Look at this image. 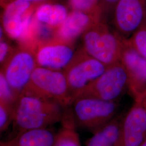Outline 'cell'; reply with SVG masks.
<instances>
[{
	"label": "cell",
	"instance_id": "19",
	"mask_svg": "<svg viewBox=\"0 0 146 146\" xmlns=\"http://www.w3.org/2000/svg\"><path fill=\"white\" fill-rule=\"evenodd\" d=\"M127 41L131 47L146 59V19L131 36L127 38Z\"/></svg>",
	"mask_w": 146,
	"mask_h": 146
},
{
	"label": "cell",
	"instance_id": "12",
	"mask_svg": "<svg viewBox=\"0 0 146 146\" xmlns=\"http://www.w3.org/2000/svg\"><path fill=\"white\" fill-rule=\"evenodd\" d=\"M146 138V110L139 101L122 120L119 146H139Z\"/></svg>",
	"mask_w": 146,
	"mask_h": 146
},
{
	"label": "cell",
	"instance_id": "17",
	"mask_svg": "<svg viewBox=\"0 0 146 146\" xmlns=\"http://www.w3.org/2000/svg\"><path fill=\"white\" fill-rule=\"evenodd\" d=\"M67 108L61 121L62 127L56 133L53 146H81L72 113Z\"/></svg>",
	"mask_w": 146,
	"mask_h": 146
},
{
	"label": "cell",
	"instance_id": "22",
	"mask_svg": "<svg viewBox=\"0 0 146 146\" xmlns=\"http://www.w3.org/2000/svg\"><path fill=\"white\" fill-rule=\"evenodd\" d=\"M13 48L4 39L0 41V63L1 66L10 55Z\"/></svg>",
	"mask_w": 146,
	"mask_h": 146
},
{
	"label": "cell",
	"instance_id": "14",
	"mask_svg": "<svg viewBox=\"0 0 146 146\" xmlns=\"http://www.w3.org/2000/svg\"><path fill=\"white\" fill-rule=\"evenodd\" d=\"M56 133L48 128L19 133L11 140L1 142V146H53Z\"/></svg>",
	"mask_w": 146,
	"mask_h": 146
},
{
	"label": "cell",
	"instance_id": "16",
	"mask_svg": "<svg viewBox=\"0 0 146 146\" xmlns=\"http://www.w3.org/2000/svg\"><path fill=\"white\" fill-rule=\"evenodd\" d=\"M122 120L114 117L93 132L86 146H119Z\"/></svg>",
	"mask_w": 146,
	"mask_h": 146
},
{
	"label": "cell",
	"instance_id": "11",
	"mask_svg": "<svg viewBox=\"0 0 146 146\" xmlns=\"http://www.w3.org/2000/svg\"><path fill=\"white\" fill-rule=\"evenodd\" d=\"M120 62L128 75V87L136 100L141 98L146 91V59L124 40Z\"/></svg>",
	"mask_w": 146,
	"mask_h": 146
},
{
	"label": "cell",
	"instance_id": "3",
	"mask_svg": "<svg viewBox=\"0 0 146 146\" xmlns=\"http://www.w3.org/2000/svg\"><path fill=\"white\" fill-rule=\"evenodd\" d=\"M21 93L50 100L68 107L73 102L63 71L37 66Z\"/></svg>",
	"mask_w": 146,
	"mask_h": 146
},
{
	"label": "cell",
	"instance_id": "4",
	"mask_svg": "<svg viewBox=\"0 0 146 146\" xmlns=\"http://www.w3.org/2000/svg\"><path fill=\"white\" fill-rule=\"evenodd\" d=\"M71 112L76 126L94 132L114 118L117 104L91 97H78L74 100Z\"/></svg>",
	"mask_w": 146,
	"mask_h": 146
},
{
	"label": "cell",
	"instance_id": "15",
	"mask_svg": "<svg viewBox=\"0 0 146 146\" xmlns=\"http://www.w3.org/2000/svg\"><path fill=\"white\" fill-rule=\"evenodd\" d=\"M54 1L41 3L35 11L34 17L41 24L54 31L62 24L70 11L66 5Z\"/></svg>",
	"mask_w": 146,
	"mask_h": 146
},
{
	"label": "cell",
	"instance_id": "1",
	"mask_svg": "<svg viewBox=\"0 0 146 146\" xmlns=\"http://www.w3.org/2000/svg\"><path fill=\"white\" fill-rule=\"evenodd\" d=\"M65 109L56 102L21 93L13 108L14 129L18 134L48 128L61 121Z\"/></svg>",
	"mask_w": 146,
	"mask_h": 146
},
{
	"label": "cell",
	"instance_id": "26",
	"mask_svg": "<svg viewBox=\"0 0 146 146\" xmlns=\"http://www.w3.org/2000/svg\"><path fill=\"white\" fill-rule=\"evenodd\" d=\"M139 146H146V139L143 141V142Z\"/></svg>",
	"mask_w": 146,
	"mask_h": 146
},
{
	"label": "cell",
	"instance_id": "20",
	"mask_svg": "<svg viewBox=\"0 0 146 146\" xmlns=\"http://www.w3.org/2000/svg\"><path fill=\"white\" fill-rule=\"evenodd\" d=\"M19 95L11 87L3 73H0V104L13 108Z\"/></svg>",
	"mask_w": 146,
	"mask_h": 146
},
{
	"label": "cell",
	"instance_id": "5",
	"mask_svg": "<svg viewBox=\"0 0 146 146\" xmlns=\"http://www.w3.org/2000/svg\"><path fill=\"white\" fill-rule=\"evenodd\" d=\"M108 67L89 55L83 47L78 49L63 69L73 101L89 84L104 73Z\"/></svg>",
	"mask_w": 146,
	"mask_h": 146
},
{
	"label": "cell",
	"instance_id": "10",
	"mask_svg": "<svg viewBox=\"0 0 146 146\" xmlns=\"http://www.w3.org/2000/svg\"><path fill=\"white\" fill-rule=\"evenodd\" d=\"M117 32L129 38L146 19V0H119L113 10Z\"/></svg>",
	"mask_w": 146,
	"mask_h": 146
},
{
	"label": "cell",
	"instance_id": "6",
	"mask_svg": "<svg viewBox=\"0 0 146 146\" xmlns=\"http://www.w3.org/2000/svg\"><path fill=\"white\" fill-rule=\"evenodd\" d=\"M37 67L34 50L19 44L14 48L1 66V72L16 93L20 95Z\"/></svg>",
	"mask_w": 146,
	"mask_h": 146
},
{
	"label": "cell",
	"instance_id": "8",
	"mask_svg": "<svg viewBox=\"0 0 146 146\" xmlns=\"http://www.w3.org/2000/svg\"><path fill=\"white\" fill-rule=\"evenodd\" d=\"M41 3L17 1L2 8L1 26L5 35L18 41L29 26L35 11Z\"/></svg>",
	"mask_w": 146,
	"mask_h": 146
},
{
	"label": "cell",
	"instance_id": "2",
	"mask_svg": "<svg viewBox=\"0 0 146 146\" xmlns=\"http://www.w3.org/2000/svg\"><path fill=\"white\" fill-rule=\"evenodd\" d=\"M125 38L112 31L102 20L82 35V47L89 55L110 66L120 62Z\"/></svg>",
	"mask_w": 146,
	"mask_h": 146
},
{
	"label": "cell",
	"instance_id": "24",
	"mask_svg": "<svg viewBox=\"0 0 146 146\" xmlns=\"http://www.w3.org/2000/svg\"><path fill=\"white\" fill-rule=\"evenodd\" d=\"M26 1L31 3H44L48 1H54V0H0V4L2 8H3L5 5L9 3H10L14 1Z\"/></svg>",
	"mask_w": 146,
	"mask_h": 146
},
{
	"label": "cell",
	"instance_id": "21",
	"mask_svg": "<svg viewBox=\"0 0 146 146\" xmlns=\"http://www.w3.org/2000/svg\"><path fill=\"white\" fill-rule=\"evenodd\" d=\"M13 121V108L0 104V131L3 133L8 129Z\"/></svg>",
	"mask_w": 146,
	"mask_h": 146
},
{
	"label": "cell",
	"instance_id": "7",
	"mask_svg": "<svg viewBox=\"0 0 146 146\" xmlns=\"http://www.w3.org/2000/svg\"><path fill=\"white\" fill-rule=\"evenodd\" d=\"M128 75L125 67L121 62L116 63L108 66L104 73L89 84L76 98L91 97L115 101L128 86Z\"/></svg>",
	"mask_w": 146,
	"mask_h": 146
},
{
	"label": "cell",
	"instance_id": "13",
	"mask_svg": "<svg viewBox=\"0 0 146 146\" xmlns=\"http://www.w3.org/2000/svg\"><path fill=\"white\" fill-rule=\"evenodd\" d=\"M100 20L102 19L83 12L72 11L62 24L54 31L53 37L74 44L78 37L82 36L90 27Z\"/></svg>",
	"mask_w": 146,
	"mask_h": 146
},
{
	"label": "cell",
	"instance_id": "25",
	"mask_svg": "<svg viewBox=\"0 0 146 146\" xmlns=\"http://www.w3.org/2000/svg\"><path fill=\"white\" fill-rule=\"evenodd\" d=\"M136 100L140 101L141 104H142L143 107L145 108V109L146 110V93L143 94L141 98H140L139 99Z\"/></svg>",
	"mask_w": 146,
	"mask_h": 146
},
{
	"label": "cell",
	"instance_id": "18",
	"mask_svg": "<svg viewBox=\"0 0 146 146\" xmlns=\"http://www.w3.org/2000/svg\"><path fill=\"white\" fill-rule=\"evenodd\" d=\"M72 11L83 12L103 19V14L100 7L99 0H67Z\"/></svg>",
	"mask_w": 146,
	"mask_h": 146
},
{
	"label": "cell",
	"instance_id": "9",
	"mask_svg": "<svg viewBox=\"0 0 146 146\" xmlns=\"http://www.w3.org/2000/svg\"><path fill=\"white\" fill-rule=\"evenodd\" d=\"M34 50L37 66L60 70L66 67L75 52L74 44L54 37L38 42Z\"/></svg>",
	"mask_w": 146,
	"mask_h": 146
},
{
	"label": "cell",
	"instance_id": "27",
	"mask_svg": "<svg viewBox=\"0 0 146 146\" xmlns=\"http://www.w3.org/2000/svg\"><path fill=\"white\" fill-rule=\"evenodd\" d=\"M145 93H146V91L145 92ZM141 97H142V96H141Z\"/></svg>",
	"mask_w": 146,
	"mask_h": 146
},
{
	"label": "cell",
	"instance_id": "23",
	"mask_svg": "<svg viewBox=\"0 0 146 146\" xmlns=\"http://www.w3.org/2000/svg\"><path fill=\"white\" fill-rule=\"evenodd\" d=\"M100 7L103 16L110 11H113L115 5L119 0H99Z\"/></svg>",
	"mask_w": 146,
	"mask_h": 146
}]
</instances>
